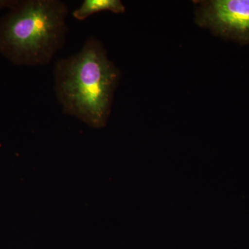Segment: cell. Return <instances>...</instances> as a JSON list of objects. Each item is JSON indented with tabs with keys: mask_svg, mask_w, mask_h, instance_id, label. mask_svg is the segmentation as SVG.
Here are the masks:
<instances>
[{
	"mask_svg": "<svg viewBox=\"0 0 249 249\" xmlns=\"http://www.w3.org/2000/svg\"><path fill=\"white\" fill-rule=\"evenodd\" d=\"M196 20L222 38L249 44V0L199 1Z\"/></svg>",
	"mask_w": 249,
	"mask_h": 249,
	"instance_id": "obj_3",
	"label": "cell"
},
{
	"mask_svg": "<svg viewBox=\"0 0 249 249\" xmlns=\"http://www.w3.org/2000/svg\"><path fill=\"white\" fill-rule=\"evenodd\" d=\"M68 11L59 0L18 1L0 19V53L15 65L50 63L66 41Z\"/></svg>",
	"mask_w": 249,
	"mask_h": 249,
	"instance_id": "obj_2",
	"label": "cell"
},
{
	"mask_svg": "<svg viewBox=\"0 0 249 249\" xmlns=\"http://www.w3.org/2000/svg\"><path fill=\"white\" fill-rule=\"evenodd\" d=\"M119 78L102 43L90 37L78 53L55 63L54 91L64 114L100 129L110 115Z\"/></svg>",
	"mask_w": 249,
	"mask_h": 249,
	"instance_id": "obj_1",
	"label": "cell"
},
{
	"mask_svg": "<svg viewBox=\"0 0 249 249\" xmlns=\"http://www.w3.org/2000/svg\"><path fill=\"white\" fill-rule=\"evenodd\" d=\"M106 11L123 14L125 7L119 0H85L80 7L73 11V16L78 20L83 21L96 13Z\"/></svg>",
	"mask_w": 249,
	"mask_h": 249,
	"instance_id": "obj_4",
	"label": "cell"
}]
</instances>
